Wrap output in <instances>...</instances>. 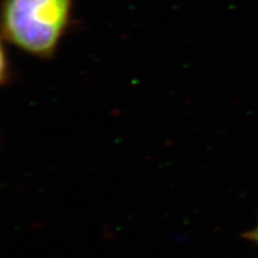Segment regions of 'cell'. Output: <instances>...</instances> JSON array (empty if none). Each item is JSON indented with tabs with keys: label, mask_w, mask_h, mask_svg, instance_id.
<instances>
[{
	"label": "cell",
	"mask_w": 258,
	"mask_h": 258,
	"mask_svg": "<svg viewBox=\"0 0 258 258\" xmlns=\"http://www.w3.org/2000/svg\"><path fill=\"white\" fill-rule=\"evenodd\" d=\"M246 236H247V238L249 240L256 242V243L258 244V225L256 226V227L252 231H249Z\"/></svg>",
	"instance_id": "obj_2"
},
{
	"label": "cell",
	"mask_w": 258,
	"mask_h": 258,
	"mask_svg": "<svg viewBox=\"0 0 258 258\" xmlns=\"http://www.w3.org/2000/svg\"><path fill=\"white\" fill-rule=\"evenodd\" d=\"M74 0H5L3 30L22 51L51 56L66 31Z\"/></svg>",
	"instance_id": "obj_1"
}]
</instances>
